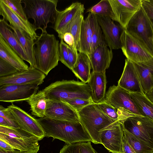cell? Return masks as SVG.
Listing matches in <instances>:
<instances>
[{
    "label": "cell",
    "mask_w": 153,
    "mask_h": 153,
    "mask_svg": "<svg viewBox=\"0 0 153 153\" xmlns=\"http://www.w3.org/2000/svg\"><path fill=\"white\" fill-rule=\"evenodd\" d=\"M101 144L112 153H122L124 137L123 128L120 121L100 131Z\"/></svg>",
    "instance_id": "12"
},
{
    "label": "cell",
    "mask_w": 153,
    "mask_h": 153,
    "mask_svg": "<svg viewBox=\"0 0 153 153\" xmlns=\"http://www.w3.org/2000/svg\"><path fill=\"white\" fill-rule=\"evenodd\" d=\"M62 39L70 47L77 49L75 46L74 38L71 33L68 32L65 33L63 36Z\"/></svg>",
    "instance_id": "44"
},
{
    "label": "cell",
    "mask_w": 153,
    "mask_h": 153,
    "mask_svg": "<svg viewBox=\"0 0 153 153\" xmlns=\"http://www.w3.org/2000/svg\"><path fill=\"white\" fill-rule=\"evenodd\" d=\"M104 101L117 110L122 108L131 113L141 116L129 92L118 85H114L109 87Z\"/></svg>",
    "instance_id": "9"
},
{
    "label": "cell",
    "mask_w": 153,
    "mask_h": 153,
    "mask_svg": "<svg viewBox=\"0 0 153 153\" xmlns=\"http://www.w3.org/2000/svg\"><path fill=\"white\" fill-rule=\"evenodd\" d=\"M96 16L107 46L112 50L121 48V38L125 28L120 24H116L109 18Z\"/></svg>",
    "instance_id": "13"
},
{
    "label": "cell",
    "mask_w": 153,
    "mask_h": 153,
    "mask_svg": "<svg viewBox=\"0 0 153 153\" xmlns=\"http://www.w3.org/2000/svg\"><path fill=\"white\" fill-rule=\"evenodd\" d=\"M112 50L103 45L97 47L88 56L93 71L102 72L109 67L113 57Z\"/></svg>",
    "instance_id": "22"
},
{
    "label": "cell",
    "mask_w": 153,
    "mask_h": 153,
    "mask_svg": "<svg viewBox=\"0 0 153 153\" xmlns=\"http://www.w3.org/2000/svg\"><path fill=\"white\" fill-rule=\"evenodd\" d=\"M133 63L145 94L153 87V59L147 62Z\"/></svg>",
    "instance_id": "25"
},
{
    "label": "cell",
    "mask_w": 153,
    "mask_h": 153,
    "mask_svg": "<svg viewBox=\"0 0 153 153\" xmlns=\"http://www.w3.org/2000/svg\"><path fill=\"white\" fill-rule=\"evenodd\" d=\"M85 8L80 2L73 3L62 11H58L53 28L60 39L62 38L69 24L78 15L82 14Z\"/></svg>",
    "instance_id": "18"
},
{
    "label": "cell",
    "mask_w": 153,
    "mask_h": 153,
    "mask_svg": "<svg viewBox=\"0 0 153 153\" xmlns=\"http://www.w3.org/2000/svg\"><path fill=\"white\" fill-rule=\"evenodd\" d=\"M66 102L77 112L86 106L94 103L92 100L81 98L74 99Z\"/></svg>",
    "instance_id": "39"
},
{
    "label": "cell",
    "mask_w": 153,
    "mask_h": 153,
    "mask_svg": "<svg viewBox=\"0 0 153 153\" xmlns=\"http://www.w3.org/2000/svg\"><path fill=\"white\" fill-rule=\"evenodd\" d=\"M68 46L62 38L59 43V61L69 68Z\"/></svg>",
    "instance_id": "38"
},
{
    "label": "cell",
    "mask_w": 153,
    "mask_h": 153,
    "mask_svg": "<svg viewBox=\"0 0 153 153\" xmlns=\"http://www.w3.org/2000/svg\"><path fill=\"white\" fill-rule=\"evenodd\" d=\"M95 104L99 109L110 119L115 121H119L120 115L118 111L112 106L105 101Z\"/></svg>",
    "instance_id": "35"
},
{
    "label": "cell",
    "mask_w": 153,
    "mask_h": 153,
    "mask_svg": "<svg viewBox=\"0 0 153 153\" xmlns=\"http://www.w3.org/2000/svg\"><path fill=\"white\" fill-rule=\"evenodd\" d=\"M3 18L0 19V35L23 60L29 63V60L17 36Z\"/></svg>",
    "instance_id": "27"
},
{
    "label": "cell",
    "mask_w": 153,
    "mask_h": 153,
    "mask_svg": "<svg viewBox=\"0 0 153 153\" xmlns=\"http://www.w3.org/2000/svg\"><path fill=\"white\" fill-rule=\"evenodd\" d=\"M43 90L49 100L66 102L74 99L81 98L93 101L90 86L82 82L74 80L58 81Z\"/></svg>",
    "instance_id": "3"
},
{
    "label": "cell",
    "mask_w": 153,
    "mask_h": 153,
    "mask_svg": "<svg viewBox=\"0 0 153 153\" xmlns=\"http://www.w3.org/2000/svg\"><path fill=\"white\" fill-rule=\"evenodd\" d=\"M106 83L105 71L92 72L88 84L91 89L92 99L94 103L105 101Z\"/></svg>",
    "instance_id": "23"
},
{
    "label": "cell",
    "mask_w": 153,
    "mask_h": 153,
    "mask_svg": "<svg viewBox=\"0 0 153 153\" xmlns=\"http://www.w3.org/2000/svg\"><path fill=\"white\" fill-rule=\"evenodd\" d=\"M0 139L19 150L20 153H37L39 150L40 139L20 128L0 126Z\"/></svg>",
    "instance_id": "8"
},
{
    "label": "cell",
    "mask_w": 153,
    "mask_h": 153,
    "mask_svg": "<svg viewBox=\"0 0 153 153\" xmlns=\"http://www.w3.org/2000/svg\"><path fill=\"white\" fill-rule=\"evenodd\" d=\"M117 22L125 29L130 20L141 7L142 0H108Z\"/></svg>",
    "instance_id": "15"
},
{
    "label": "cell",
    "mask_w": 153,
    "mask_h": 153,
    "mask_svg": "<svg viewBox=\"0 0 153 153\" xmlns=\"http://www.w3.org/2000/svg\"><path fill=\"white\" fill-rule=\"evenodd\" d=\"M103 45H107L102 29L97 21L91 39V53L98 47Z\"/></svg>",
    "instance_id": "33"
},
{
    "label": "cell",
    "mask_w": 153,
    "mask_h": 153,
    "mask_svg": "<svg viewBox=\"0 0 153 153\" xmlns=\"http://www.w3.org/2000/svg\"><path fill=\"white\" fill-rule=\"evenodd\" d=\"M27 19L34 20L36 29L46 30L49 23L54 24L58 12L57 0H22Z\"/></svg>",
    "instance_id": "4"
},
{
    "label": "cell",
    "mask_w": 153,
    "mask_h": 153,
    "mask_svg": "<svg viewBox=\"0 0 153 153\" xmlns=\"http://www.w3.org/2000/svg\"><path fill=\"white\" fill-rule=\"evenodd\" d=\"M48 100L42 90L26 100L30 106L31 114L40 118L45 117Z\"/></svg>",
    "instance_id": "29"
},
{
    "label": "cell",
    "mask_w": 153,
    "mask_h": 153,
    "mask_svg": "<svg viewBox=\"0 0 153 153\" xmlns=\"http://www.w3.org/2000/svg\"><path fill=\"white\" fill-rule=\"evenodd\" d=\"M141 6L150 22L153 30V7L148 0H142Z\"/></svg>",
    "instance_id": "40"
},
{
    "label": "cell",
    "mask_w": 153,
    "mask_h": 153,
    "mask_svg": "<svg viewBox=\"0 0 153 153\" xmlns=\"http://www.w3.org/2000/svg\"><path fill=\"white\" fill-rule=\"evenodd\" d=\"M59 153H80L79 143L64 145Z\"/></svg>",
    "instance_id": "42"
},
{
    "label": "cell",
    "mask_w": 153,
    "mask_h": 153,
    "mask_svg": "<svg viewBox=\"0 0 153 153\" xmlns=\"http://www.w3.org/2000/svg\"><path fill=\"white\" fill-rule=\"evenodd\" d=\"M0 126L11 127L8 122L3 117L1 116H0Z\"/></svg>",
    "instance_id": "47"
},
{
    "label": "cell",
    "mask_w": 153,
    "mask_h": 153,
    "mask_svg": "<svg viewBox=\"0 0 153 153\" xmlns=\"http://www.w3.org/2000/svg\"><path fill=\"white\" fill-rule=\"evenodd\" d=\"M125 29L153 56V30L142 6Z\"/></svg>",
    "instance_id": "7"
},
{
    "label": "cell",
    "mask_w": 153,
    "mask_h": 153,
    "mask_svg": "<svg viewBox=\"0 0 153 153\" xmlns=\"http://www.w3.org/2000/svg\"><path fill=\"white\" fill-rule=\"evenodd\" d=\"M84 19L83 14L77 16L69 24L65 32L70 33L72 34L74 38L75 46L76 48L79 44L81 27Z\"/></svg>",
    "instance_id": "32"
},
{
    "label": "cell",
    "mask_w": 153,
    "mask_h": 153,
    "mask_svg": "<svg viewBox=\"0 0 153 153\" xmlns=\"http://www.w3.org/2000/svg\"><path fill=\"white\" fill-rule=\"evenodd\" d=\"M45 117L58 120L79 121L77 112L62 100L48 99Z\"/></svg>",
    "instance_id": "17"
},
{
    "label": "cell",
    "mask_w": 153,
    "mask_h": 153,
    "mask_svg": "<svg viewBox=\"0 0 153 153\" xmlns=\"http://www.w3.org/2000/svg\"><path fill=\"white\" fill-rule=\"evenodd\" d=\"M7 107L20 129L35 135L40 140L45 137L44 131L37 119L13 103Z\"/></svg>",
    "instance_id": "14"
},
{
    "label": "cell",
    "mask_w": 153,
    "mask_h": 153,
    "mask_svg": "<svg viewBox=\"0 0 153 153\" xmlns=\"http://www.w3.org/2000/svg\"><path fill=\"white\" fill-rule=\"evenodd\" d=\"M146 97L153 103V87L148 92L145 93Z\"/></svg>",
    "instance_id": "46"
},
{
    "label": "cell",
    "mask_w": 153,
    "mask_h": 153,
    "mask_svg": "<svg viewBox=\"0 0 153 153\" xmlns=\"http://www.w3.org/2000/svg\"><path fill=\"white\" fill-rule=\"evenodd\" d=\"M121 49L126 58L137 63L149 61L153 56L124 29L121 38Z\"/></svg>",
    "instance_id": "11"
},
{
    "label": "cell",
    "mask_w": 153,
    "mask_h": 153,
    "mask_svg": "<svg viewBox=\"0 0 153 153\" xmlns=\"http://www.w3.org/2000/svg\"><path fill=\"white\" fill-rule=\"evenodd\" d=\"M15 13L25 21H28L22 3V0H2Z\"/></svg>",
    "instance_id": "34"
},
{
    "label": "cell",
    "mask_w": 153,
    "mask_h": 153,
    "mask_svg": "<svg viewBox=\"0 0 153 153\" xmlns=\"http://www.w3.org/2000/svg\"><path fill=\"white\" fill-rule=\"evenodd\" d=\"M87 12L108 18L117 22V18L108 0H102L88 9Z\"/></svg>",
    "instance_id": "31"
},
{
    "label": "cell",
    "mask_w": 153,
    "mask_h": 153,
    "mask_svg": "<svg viewBox=\"0 0 153 153\" xmlns=\"http://www.w3.org/2000/svg\"><path fill=\"white\" fill-rule=\"evenodd\" d=\"M45 77L43 73L30 66L27 69L19 71L10 76L0 77V86L13 84L40 85L43 82Z\"/></svg>",
    "instance_id": "16"
},
{
    "label": "cell",
    "mask_w": 153,
    "mask_h": 153,
    "mask_svg": "<svg viewBox=\"0 0 153 153\" xmlns=\"http://www.w3.org/2000/svg\"><path fill=\"white\" fill-rule=\"evenodd\" d=\"M37 84L8 85L0 86V101L11 102L27 100L37 93Z\"/></svg>",
    "instance_id": "10"
},
{
    "label": "cell",
    "mask_w": 153,
    "mask_h": 153,
    "mask_svg": "<svg viewBox=\"0 0 153 153\" xmlns=\"http://www.w3.org/2000/svg\"><path fill=\"white\" fill-rule=\"evenodd\" d=\"M129 92L141 116L153 120V103L144 93Z\"/></svg>",
    "instance_id": "30"
},
{
    "label": "cell",
    "mask_w": 153,
    "mask_h": 153,
    "mask_svg": "<svg viewBox=\"0 0 153 153\" xmlns=\"http://www.w3.org/2000/svg\"><path fill=\"white\" fill-rule=\"evenodd\" d=\"M36 68L47 76L59 61V43L55 35L42 31L35 41Z\"/></svg>",
    "instance_id": "2"
},
{
    "label": "cell",
    "mask_w": 153,
    "mask_h": 153,
    "mask_svg": "<svg viewBox=\"0 0 153 153\" xmlns=\"http://www.w3.org/2000/svg\"><path fill=\"white\" fill-rule=\"evenodd\" d=\"M97 20L95 14L89 13L84 19L81 27L80 41L77 48V51L88 56L91 53V39Z\"/></svg>",
    "instance_id": "21"
},
{
    "label": "cell",
    "mask_w": 153,
    "mask_h": 153,
    "mask_svg": "<svg viewBox=\"0 0 153 153\" xmlns=\"http://www.w3.org/2000/svg\"><path fill=\"white\" fill-rule=\"evenodd\" d=\"M19 71L10 64L0 58V77L10 76Z\"/></svg>",
    "instance_id": "36"
},
{
    "label": "cell",
    "mask_w": 153,
    "mask_h": 153,
    "mask_svg": "<svg viewBox=\"0 0 153 153\" xmlns=\"http://www.w3.org/2000/svg\"><path fill=\"white\" fill-rule=\"evenodd\" d=\"M91 68L88 56L85 53L79 52L76 63L71 71L78 78L86 83L90 79Z\"/></svg>",
    "instance_id": "28"
},
{
    "label": "cell",
    "mask_w": 153,
    "mask_h": 153,
    "mask_svg": "<svg viewBox=\"0 0 153 153\" xmlns=\"http://www.w3.org/2000/svg\"><path fill=\"white\" fill-rule=\"evenodd\" d=\"M77 112L79 121L95 144H101L100 131L117 122L106 115L94 103L86 106Z\"/></svg>",
    "instance_id": "5"
},
{
    "label": "cell",
    "mask_w": 153,
    "mask_h": 153,
    "mask_svg": "<svg viewBox=\"0 0 153 153\" xmlns=\"http://www.w3.org/2000/svg\"><path fill=\"white\" fill-rule=\"evenodd\" d=\"M119 114L123 129L153 149V120L123 109L119 110Z\"/></svg>",
    "instance_id": "6"
},
{
    "label": "cell",
    "mask_w": 153,
    "mask_h": 153,
    "mask_svg": "<svg viewBox=\"0 0 153 153\" xmlns=\"http://www.w3.org/2000/svg\"><path fill=\"white\" fill-rule=\"evenodd\" d=\"M0 58L8 62L19 71L27 70L29 67L0 35Z\"/></svg>",
    "instance_id": "24"
},
{
    "label": "cell",
    "mask_w": 153,
    "mask_h": 153,
    "mask_svg": "<svg viewBox=\"0 0 153 153\" xmlns=\"http://www.w3.org/2000/svg\"><path fill=\"white\" fill-rule=\"evenodd\" d=\"M0 116L8 122L11 128H20L8 108H5L2 106H0Z\"/></svg>",
    "instance_id": "37"
},
{
    "label": "cell",
    "mask_w": 153,
    "mask_h": 153,
    "mask_svg": "<svg viewBox=\"0 0 153 153\" xmlns=\"http://www.w3.org/2000/svg\"><path fill=\"white\" fill-rule=\"evenodd\" d=\"M151 4L153 7V0H148Z\"/></svg>",
    "instance_id": "49"
},
{
    "label": "cell",
    "mask_w": 153,
    "mask_h": 153,
    "mask_svg": "<svg viewBox=\"0 0 153 153\" xmlns=\"http://www.w3.org/2000/svg\"><path fill=\"white\" fill-rule=\"evenodd\" d=\"M0 148L8 151L13 150L15 149L1 139H0Z\"/></svg>",
    "instance_id": "45"
},
{
    "label": "cell",
    "mask_w": 153,
    "mask_h": 153,
    "mask_svg": "<svg viewBox=\"0 0 153 153\" xmlns=\"http://www.w3.org/2000/svg\"><path fill=\"white\" fill-rule=\"evenodd\" d=\"M0 14L10 25L21 29L27 33L35 41L38 37L36 33V30L33 24L29 21H25L15 13L2 0H0Z\"/></svg>",
    "instance_id": "20"
},
{
    "label": "cell",
    "mask_w": 153,
    "mask_h": 153,
    "mask_svg": "<svg viewBox=\"0 0 153 153\" xmlns=\"http://www.w3.org/2000/svg\"><path fill=\"white\" fill-rule=\"evenodd\" d=\"M68 53L69 68L71 70L76 61L78 53L76 49L70 47L68 45Z\"/></svg>",
    "instance_id": "41"
},
{
    "label": "cell",
    "mask_w": 153,
    "mask_h": 153,
    "mask_svg": "<svg viewBox=\"0 0 153 153\" xmlns=\"http://www.w3.org/2000/svg\"><path fill=\"white\" fill-rule=\"evenodd\" d=\"M80 153H96L90 141L79 143Z\"/></svg>",
    "instance_id": "43"
},
{
    "label": "cell",
    "mask_w": 153,
    "mask_h": 153,
    "mask_svg": "<svg viewBox=\"0 0 153 153\" xmlns=\"http://www.w3.org/2000/svg\"><path fill=\"white\" fill-rule=\"evenodd\" d=\"M0 153H20V151L16 149L13 150L8 151L0 148Z\"/></svg>",
    "instance_id": "48"
},
{
    "label": "cell",
    "mask_w": 153,
    "mask_h": 153,
    "mask_svg": "<svg viewBox=\"0 0 153 153\" xmlns=\"http://www.w3.org/2000/svg\"><path fill=\"white\" fill-rule=\"evenodd\" d=\"M7 25L16 35L29 60V63L30 66L36 68V62L34 55L35 40L22 30L13 27L9 24L7 22Z\"/></svg>",
    "instance_id": "26"
},
{
    "label": "cell",
    "mask_w": 153,
    "mask_h": 153,
    "mask_svg": "<svg viewBox=\"0 0 153 153\" xmlns=\"http://www.w3.org/2000/svg\"><path fill=\"white\" fill-rule=\"evenodd\" d=\"M37 120L47 137L58 139L67 144L88 141L92 142L91 137L80 121L58 120L45 117Z\"/></svg>",
    "instance_id": "1"
},
{
    "label": "cell",
    "mask_w": 153,
    "mask_h": 153,
    "mask_svg": "<svg viewBox=\"0 0 153 153\" xmlns=\"http://www.w3.org/2000/svg\"><path fill=\"white\" fill-rule=\"evenodd\" d=\"M118 82L117 85L129 92L144 93L134 65L127 59L125 60L123 71Z\"/></svg>",
    "instance_id": "19"
}]
</instances>
